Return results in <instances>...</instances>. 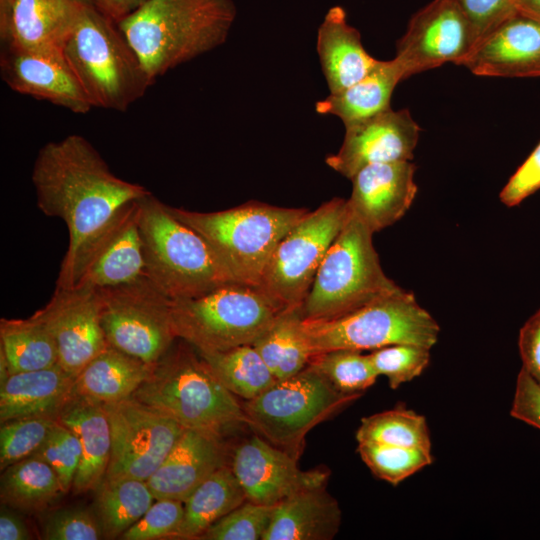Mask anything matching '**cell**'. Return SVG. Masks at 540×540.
<instances>
[{
    "label": "cell",
    "mask_w": 540,
    "mask_h": 540,
    "mask_svg": "<svg viewBox=\"0 0 540 540\" xmlns=\"http://www.w3.org/2000/svg\"><path fill=\"white\" fill-rule=\"evenodd\" d=\"M32 183L37 206L62 219L69 243L56 287L78 283L97 247L138 200L151 193L116 176L83 136L71 134L45 144L36 156Z\"/></svg>",
    "instance_id": "obj_1"
},
{
    "label": "cell",
    "mask_w": 540,
    "mask_h": 540,
    "mask_svg": "<svg viewBox=\"0 0 540 540\" xmlns=\"http://www.w3.org/2000/svg\"><path fill=\"white\" fill-rule=\"evenodd\" d=\"M236 13L232 0H147L117 24L154 83L222 45Z\"/></svg>",
    "instance_id": "obj_2"
},
{
    "label": "cell",
    "mask_w": 540,
    "mask_h": 540,
    "mask_svg": "<svg viewBox=\"0 0 540 540\" xmlns=\"http://www.w3.org/2000/svg\"><path fill=\"white\" fill-rule=\"evenodd\" d=\"M62 53L92 107L126 111L153 84L116 21L80 3Z\"/></svg>",
    "instance_id": "obj_3"
},
{
    "label": "cell",
    "mask_w": 540,
    "mask_h": 540,
    "mask_svg": "<svg viewBox=\"0 0 540 540\" xmlns=\"http://www.w3.org/2000/svg\"><path fill=\"white\" fill-rule=\"evenodd\" d=\"M131 398L186 429L223 435L246 424L242 402L219 381L198 351L179 338Z\"/></svg>",
    "instance_id": "obj_4"
},
{
    "label": "cell",
    "mask_w": 540,
    "mask_h": 540,
    "mask_svg": "<svg viewBox=\"0 0 540 540\" xmlns=\"http://www.w3.org/2000/svg\"><path fill=\"white\" fill-rule=\"evenodd\" d=\"M169 209L205 240L231 282L256 287L278 243L309 211L256 201L215 212Z\"/></svg>",
    "instance_id": "obj_5"
},
{
    "label": "cell",
    "mask_w": 540,
    "mask_h": 540,
    "mask_svg": "<svg viewBox=\"0 0 540 540\" xmlns=\"http://www.w3.org/2000/svg\"><path fill=\"white\" fill-rule=\"evenodd\" d=\"M139 229L146 277L171 301L231 282L205 240L151 193L139 200Z\"/></svg>",
    "instance_id": "obj_6"
},
{
    "label": "cell",
    "mask_w": 540,
    "mask_h": 540,
    "mask_svg": "<svg viewBox=\"0 0 540 540\" xmlns=\"http://www.w3.org/2000/svg\"><path fill=\"white\" fill-rule=\"evenodd\" d=\"M373 232L349 211L300 307L303 320H328L400 291L383 271Z\"/></svg>",
    "instance_id": "obj_7"
},
{
    "label": "cell",
    "mask_w": 540,
    "mask_h": 540,
    "mask_svg": "<svg viewBox=\"0 0 540 540\" xmlns=\"http://www.w3.org/2000/svg\"><path fill=\"white\" fill-rule=\"evenodd\" d=\"M283 311L258 287L235 282L171 302L177 338L199 353L253 344Z\"/></svg>",
    "instance_id": "obj_8"
},
{
    "label": "cell",
    "mask_w": 540,
    "mask_h": 540,
    "mask_svg": "<svg viewBox=\"0 0 540 540\" xmlns=\"http://www.w3.org/2000/svg\"><path fill=\"white\" fill-rule=\"evenodd\" d=\"M311 356L335 350H375L395 344L431 349L440 327L412 292L401 289L351 313L328 320H303Z\"/></svg>",
    "instance_id": "obj_9"
},
{
    "label": "cell",
    "mask_w": 540,
    "mask_h": 540,
    "mask_svg": "<svg viewBox=\"0 0 540 540\" xmlns=\"http://www.w3.org/2000/svg\"><path fill=\"white\" fill-rule=\"evenodd\" d=\"M360 396L338 391L308 364L299 373L277 380L255 398L243 401L242 406L246 425L298 459L306 435Z\"/></svg>",
    "instance_id": "obj_10"
},
{
    "label": "cell",
    "mask_w": 540,
    "mask_h": 540,
    "mask_svg": "<svg viewBox=\"0 0 540 540\" xmlns=\"http://www.w3.org/2000/svg\"><path fill=\"white\" fill-rule=\"evenodd\" d=\"M348 217L347 199L339 197L308 211L276 246L258 288L283 309H300Z\"/></svg>",
    "instance_id": "obj_11"
},
{
    "label": "cell",
    "mask_w": 540,
    "mask_h": 540,
    "mask_svg": "<svg viewBox=\"0 0 540 540\" xmlns=\"http://www.w3.org/2000/svg\"><path fill=\"white\" fill-rule=\"evenodd\" d=\"M97 292L101 326L109 346L155 364L178 339L172 301L146 276Z\"/></svg>",
    "instance_id": "obj_12"
},
{
    "label": "cell",
    "mask_w": 540,
    "mask_h": 540,
    "mask_svg": "<svg viewBox=\"0 0 540 540\" xmlns=\"http://www.w3.org/2000/svg\"><path fill=\"white\" fill-rule=\"evenodd\" d=\"M102 405L108 415L112 439L104 478L147 481L186 428L134 398Z\"/></svg>",
    "instance_id": "obj_13"
},
{
    "label": "cell",
    "mask_w": 540,
    "mask_h": 540,
    "mask_svg": "<svg viewBox=\"0 0 540 540\" xmlns=\"http://www.w3.org/2000/svg\"><path fill=\"white\" fill-rule=\"evenodd\" d=\"M476 45L473 31L455 0H432L410 19L397 42L395 58L404 80L447 62L460 65Z\"/></svg>",
    "instance_id": "obj_14"
},
{
    "label": "cell",
    "mask_w": 540,
    "mask_h": 540,
    "mask_svg": "<svg viewBox=\"0 0 540 540\" xmlns=\"http://www.w3.org/2000/svg\"><path fill=\"white\" fill-rule=\"evenodd\" d=\"M34 314L54 338L58 364L73 377L109 346L101 326L97 289L56 287L48 303Z\"/></svg>",
    "instance_id": "obj_15"
},
{
    "label": "cell",
    "mask_w": 540,
    "mask_h": 540,
    "mask_svg": "<svg viewBox=\"0 0 540 540\" xmlns=\"http://www.w3.org/2000/svg\"><path fill=\"white\" fill-rule=\"evenodd\" d=\"M297 460L255 433L234 448L230 466L248 501L275 506L300 491L326 485L328 471L302 470Z\"/></svg>",
    "instance_id": "obj_16"
},
{
    "label": "cell",
    "mask_w": 540,
    "mask_h": 540,
    "mask_svg": "<svg viewBox=\"0 0 540 540\" xmlns=\"http://www.w3.org/2000/svg\"><path fill=\"white\" fill-rule=\"evenodd\" d=\"M420 127L408 109H386L345 126L341 147L326 164L351 179L362 168L379 163L411 161Z\"/></svg>",
    "instance_id": "obj_17"
},
{
    "label": "cell",
    "mask_w": 540,
    "mask_h": 540,
    "mask_svg": "<svg viewBox=\"0 0 540 540\" xmlns=\"http://www.w3.org/2000/svg\"><path fill=\"white\" fill-rule=\"evenodd\" d=\"M0 73L6 85L19 94L75 114H86L93 108L61 49L2 47Z\"/></svg>",
    "instance_id": "obj_18"
},
{
    "label": "cell",
    "mask_w": 540,
    "mask_h": 540,
    "mask_svg": "<svg viewBox=\"0 0 540 540\" xmlns=\"http://www.w3.org/2000/svg\"><path fill=\"white\" fill-rule=\"evenodd\" d=\"M411 161L368 165L350 180L349 211L373 233L400 220L412 205L417 185Z\"/></svg>",
    "instance_id": "obj_19"
},
{
    "label": "cell",
    "mask_w": 540,
    "mask_h": 540,
    "mask_svg": "<svg viewBox=\"0 0 540 540\" xmlns=\"http://www.w3.org/2000/svg\"><path fill=\"white\" fill-rule=\"evenodd\" d=\"M460 65L478 76H540V22L516 12L485 35Z\"/></svg>",
    "instance_id": "obj_20"
},
{
    "label": "cell",
    "mask_w": 540,
    "mask_h": 540,
    "mask_svg": "<svg viewBox=\"0 0 540 540\" xmlns=\"http://www.w3.org/2000/svg\"><path fill=\"white\" fill-rule=\"evenodd\" d=\"M227 460L222 434L185 429L147 483L155 499L184 502Z\"/></svg>",
    "instance_id": "obj_21"
},
{
    "label": "cell",
    "mask_w": 540,
    "mask_h": 540,
    "mask_svg": "<svg viewBox=\"0 0 540 540\" xmlns=\"http://www.w3.org/2000/svg\"><path fill=\"white\" fill-rule=\"evenodd\" d=\"M80 3L77 0H0L2 47L61 49Z\"/></svg>",
    "instance_id": "obj_22"
},
{
    "label": "cell",
    "mask_w": 540,
    "mask_h": 540,
    "mask_svg": "<svg viewBox=\"0 0 540 540\" xmlns=\"http://www.w3.org/2000/svg\"><path fill=\"white\" fill-rule=\"evenodd\" d=\"M144 276L138 200L97 247L76 286L108 288L131 283Z\"/></svg>",
    "instance_id": "obj_23"
},
{
    "label": "cell",
    "mask_w": 540,
    "mask_h": 540,
    "mask_svg": "<svg viewBox=\"0 0 540 540\" xmlns=\"http://www.w3.org/2000/svg\"><path fill=\"white\" fill-rule=\"evenodd\" d=\"M316 50L330 94L341 93L361 81L378 59L364 48L360 32L349 25L345 10H328L317 31Z\"/></svg>",
    "instance_id": "obj_24"
},
{
    "label": "cell",
    "mask_w": 540,
    "mask_h": 540,
    "mask_svg": "<svg viewBox=\"0 0 540 540\" xmlns=\"http://www.w3.org/2000/svg\"><path fill=\"white\" fill-rule=\"evenodd\" d=\"M75 377L58 363L18 372L0 384V423L22 417H58L72 398Z\"/></svg>",
    "instance_id": "obj_25"
},
{
    "label": "cell",
    "mask_w": 540,
    "mask_h": 540,
    "mask_svg": "<svg viewBox=\"0 0 540 540\" xmlns=\"http://www.w3.org/2000/svg\"><path fill=\"white\" fill-rule=\"evenodd\" d=\"M78 438L82 456L74 494L95 490L105 477L111 454V427L102 404L72 396L57 417Z\"/></svg>",
    "instance_id": "obj_26"
},
{
    "label": "cell",
    "mask_w": 540,
    "mask_h": 540,
    "mask_svg": "<svg viewBox=\"0 0 540 540\" xmlns=\"http://www.w3.org/2000/svg\"><path fill=\"white\" fill-rule=\"evenodd\" d=\"M341 519L339 504L325 485L303 490L275 506L263 540H330Z\"/></svg>",
    "instance_id": "obj_27"
},
{
    "label": "cell",
    "mask_w": 540,
    "mask_h": 540,
    "mask_svg": "<svg viewBox=\"0 0 540 540\" xmlns=\"http://www.w3.org/2000/svg\"><path fill=\"white\" fill-rule=\"evenodd\" d=\"M153 366L108 346L77 374L72 394L99 404L129 399L148 378Z\"/></svg>",
    "instance_id": "obj_28"
},
{
    "label": "cell",
    "mask_w": 540,
    "mask_h": 540,
    "mask_svg": "<svg viewBox=\"0 0 540 540\" xmlns=\"http://www.w3.org/2000/svg\"><path fill=\"white\" fill-rule=\"evenodd\" d=\"M403 80V71L396 58L378 60L361 81L316 102L315 110L322 115L338 117L346 126L391 108L393 91Z\"/></svg>",
    "instance_id": "obj_29"
},
{
    "label": "cell",
    "mask_w": 540,
    "mask_h": 540,
    "mask_svg": "<svg viewBox=\"0 0 540 540\" xmlns=\"http://www.w3.org/2000/svg\"><path fill=\"white\" fill-rule=\"evenodd\" d=\"M245 501L230 464L222 466L184 501L183 520L173 539H199L213 523Z\"/></svg>",
    "instance_id": "obj_30"
},
{
    "label": "cell",
    "mask_w": 540,
    "mask_h": 540,
    "mask_svg": "<svg viewBox=\"0 0 540 540\" xmlns=\"http://www.w3.org/2000/svg\"><path fill=\"white\" fill-rule=\"evenodd\" d=\"M64 494L53 468L36 455L2 470L1 503L19 512H41Z\"/></svg>",
    "instance_id": "obj_31"
},
{
    "label": "cell",
    "mask_w": 540,
    "mask_h": 540,
    "mask_svg": "<svg viewBox=\"0 0 540 540\" xmlns=\"http://www.w3.org/2000/svg\"><path fill=\"white\" fill-rule=\"evenodd\" d=\"M95 490V513L106 539L120 538L156 500L147 481L136 478H104Z\"/></svg>",
    "instance_id": "obj_32"
},
{
    "label": "cell",
    "mask_w": 540,
    "mask_h": 540,
    "mask_svg": "<svg viewBox=\"0 0 540 540\" xmlns=\"http://www.w3.org/2000/svg\"><path fill=\"white\" fill-rule=\"evenodd\" d=\"M0 348L6 356L10 375L44 369L58 363L54 338L35 314L25 319L2 318Z\"/></svg>",
    "instance_id": "obj_33"
},
{
    "label": "cell",
    "mask_w": 540,
    "mask_h": 540,
    "mask_svg": "<svg viewBox=\"0 0 540 540\" xmlns=\"http://www.w3.org/2000/svg\"><path fill=\"white\" fill-rule=\"evenodd\" d=\"M252 345L276 380L299 373L311 358L299 308L283 311Z\"/></svg>",
    "instance_id": "obj_34"
},
{
    "label": "cell",
    "mask_w": 540,
    "mask_h": 540,
    "mask_svg": "<svg viewBox=\"0 0 540 540\" xmlns=\"http://www.w3.org/2000/svg\"><path fill=\"white\" fill-rule=\"evenodd\" d=\"M199 354L219 381L243 401L255 398L277 381L252 344Z\"/></svg>",
    "instance_id": "obj_35"
},
{
    "label": "cell",
    "mask_w": 540,
    "mask_h": 540,
    "mask_svg": "<svg viewBox=\"0 0 540 540\" xmlns=\"http://www.w3.org/2000/svg\"><path fill=\"white\" fill-rule=\"evenodd\" d=\"M356 439L431 451L425 417L400 407L362 418Z\"/></svg>",
    "instance_id": "obj_36"
},
{
    "label": "cell",
    "mask_w": 540,
    "mask_h": 540,
    "mask_svg": "<svg viewBox=\"0 0 540 540\" xmlns=\"http://www.w3.org/2000/svg\"><path fill=\"white\" fill-rule=\"evenodd\" d=\"M309 365L317 369L338 391L362 394L377 380L368 354L352 349H335L311 356Z\"/></svg>",
    "instance_id": "obj_37"
},
{
    "label": "cell",
    "mask_w": 540,
    "mask_h": 540,
    "mask_svg": "<svg viewBox=\"0 0 540 540\" xmlns=\"http://www.w3.org/2000/svg\"><path fill=\"white\" fill-rule=\"evenodd\" d=\"M357 451L377 478L392 485L399 484L433 461L430 450L377 442H358Z\"/></svg>",
    "instance_id": "obj_38"
},
{
    "label": "cell",
    "mask_w": 540,
    "mask_h": 540,
    "mask_svg": "<svg viewBox=\"0 0 540 540\" xmlns=\"http://www.w3.org/2000/svg\"><path fill=\"white\" fill-rule=\"evenodd\" d=\"M57 422L52 417H22L1 423L0 468L33 455Z\"/></svg>",
    "instance_id": "obj_39"
},
{
    "label": "cell",
    "mask_w": 540,
    "mask_h": 540,
    "mask_svg": "<svg viewBox=\"0 0 540 540\" xmlns=\"http://www.w3.org/2000/svg\"><path fill=\"white\" fill-rule=\"evenodd\" d=\"M275 506L247 500L213 523L199 539L263 540L271 524Z\"/></svg>",
    "instance_id": "obj_40"
},
{
    "label": "cell",
    "mask_w": 540,
    "mask_h": 540,
    "mask_svg": "<svg viewBox=\"0 0 540 540\" xmlns=\"http://www.w3.org/2000/svg\"><path fill=\"white\" fill-rule=\"evenodd\" d=\"M429 348L414 344H395L368 354L377 374L388 379L392 389L419 376L430 361Z\"/></svg>",
    "instance_id": "obj_41"
},
{
    "label": "cell",
    "mask_w": 540,
    "mask_h": 540,
    "mask_svg": "<svg viewBox=\"0 0 540 540\" xmlns=\"http://www.w3.org/2000/svg\"><path fill=\"white\" fill-rule=\"evenodd\" d=\"M33 455L53 468L65 493L72 490L82 450L77 436L69 428L57 421Z\"/></svg>",
    "instance_id": "obj_42"
},
{
    "label": "cell",
    "mask_w": 540,
    "mask_h": 540,
    "mask_svg": "<svg viewBox=\"0 0 540 540\" xmlns=\"http://www.w3.org/2000/svg\"><path fill=\"white\" fill-rule=\"evenodd\" d=\"M45 540H98L104 538L99 519L86 507H64L51 511L43 520Z\"/></svg>",
    "instance_id": "obj_43"
},
{
    "label": "cell",
    "mask_w": 540,
    "mask_h": 540,
    "mask_svg": "<svg viewBox=\"0 0 540 540\" xmlns=\"http://www.w3.org/2000/svg\"><path fill=\"white\" fill-rule=\"evenodd\" d=\"M184 515V502L156 499L145 514L125 531L119 539L157 540L173 539Z\"/></svg>",
    "instance_id": "obj_44"
},
{
    "label": "cell",
    "mask_w": 540,
    "mask_h": 540,
    "mask_svg": "<svg viewBox=\"0 0 540 540\" xmlns=\"http://www.w3.org/2000/svg\"><path fill=\"white\" fill-rule=\"evenodd\" d=\"M466 17L476 44L517 12L516 0H455Z\"/></svg>",
    "instance_id": "obj_45"
},
{
    "label": "cell",
    "mask_w": 540,
    "mask_h": 540,
    "mask_svg": "<svg viewBox=\"0 0 540 540\" xmlns=\"http://www.w3.org/2000/svg\"><path fill=\"white\" fill-rule=\"evenodd\" d=\"M540 188V143L512 175L500 192V200L508 207L521 203Z\"/></svg>",
    "instance_id": "obj_46"
},
{
    "label": "cell",
    "mask_w": 540,
    "mask_h": 540,
    "mask_svg": "<svg viewBox=\"0 0 540 540\" xmlns=\"http://www.w3.org/2000/svg\"><path fill=\"white\" fill-rule=\"evenodd\" d=\"M510 414L540 430V384L523 368L517 375Z\"/></svg>",
    "instance_id": "obj_47"
},
{
    "label": "cell",
    "mask_w": 540,
    "mask_h": 540,
    "mask_svg": "<svg viewBox=\"0 0 540 540\" xmlns=\"http://www.w3.org/2000/svg\"><path fill=\"white\" fill-rule=\"evenodd\" d=\"M518 347L522 368L540 384V309L521 327Z\"/></svg>",
    "instance_id": "obj_48"
},
{
    "label": "cell",
    "mask_w": 540,
    "mask_h": 540,
    "mask_svg": "<svg viewBox=\"0 0 540 540\" xmlns=\"http://www.w3.org/2000/svg\"><path fill=\"white\" fill-rule=\"evenodd\" d=\"M16 511L2 504L0 511V540H30L34 538L28 525Z\"/></svg>",
    "instance_id": "obj_49"
},
{
    "label": "cell",
    "mask_w": 540,
    "mask_h": 540,
    "mask_svg": "<svg viewBox=\"0 0 540 540\" xmlns=\"http://www.w3.org/2000/svg\"><path fill=\"white\" fill-rule=\"evenodd\" d=\"M147 0H97L96 6L117 23Z\"/></svg>",
    "instance_id": "obj_50"
},
{
    "label": "cell",
    "mask_w": 540,
    "mask_h": 540,
    "mask_svg": "<svg viewBox=\"0 0 540 540\" xmlns=\"http://www.w3.org/2000/svg\"><path fill=\"white\" fill-rule=\"evenodd\" d=\"M516 10L540 22V0H518Z\"/></svg>",
    "instance_id": "obj_51"
},
{
    "label": "cell",
    "mask_w": 540,
    "mask_h": 540,
    "mask_svg": "<svg viewBox=\"0 0 540 540\" xmlns=\"http://www.w3.org/2000/svg\"><path fill=\"white\" fill-rule=\"evenodd\" d=\"M77 1L81 3H89V4H94V5H96L97 3V0H77Z\"/></svg>",
    "instance_id": "obj_52"
},
{
    "label": "cell",
    "mask_w": 540,
    "mask_h": 540,
    "mask_svg": "<svg viewBox=\"0 0 540 540\" xmlns=\"http://www.w3.org/2000/svg\"><path fill=\"white\" fill-rule=\"evenodd\" d=\"M518 0H516V3H517Z\"/></svg>",
    "instance_id": "obj_53"
}]
</instances>
